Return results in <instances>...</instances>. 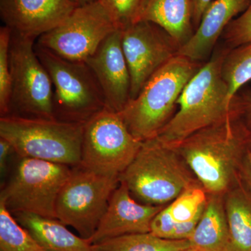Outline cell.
Instances as JSON below:
<instances>
[{
  "label": "cell",
  "instance_id": "cell-8",
  "mask_svg": "<svg viewBox=\"0 0 251 251\" xmlns=\"http://www.w3.org/2000/svg\"><path fill=\"white\" fill-rule=\"evenodd\" d=\"M72 171L66 165L22 158L14 176L1 190L0 202L14 214L29 213L57 219V199Z\"/></svg>",
  "mask_w": 251,
  "mask_h": 251
},
{
  "label": "cell",
  "instance_id": "cell-35",
  "mask_svg": "<svg viewBox=\"0 0 251 251\" xmlns=\"http://www.w3.org/2000/svg\"><path fill=\"white\" fill-rule=\"evenodd\" d=\"M181 251H202L200 250V249H196V248L191 247L188 248L187 249H185V250H183Z\"/></svg>",
  "mask_w": 251,
  "mask_h": 251
},
{
  "label": "cell",
  "instance_id": "cell-20",
  "mask_svg": "<svg viewBox=\"0 0 251 251\" xmlns=\"http://www.w3.org/2000/svg\"><path fill=\"white\" fill-rule=\"evenodd\" d=\"M224 199L229 230L226 251H251V199L239 180Z\"/></svg>",
  "mask_w": 251,
  "mask_h": 251
},
{
  "label": "cell",
  "instance_id": "cell-6",
  "mask_svg": "<svg viewBox=\"0 0 251 251\" xmlns=\"http://www.w3.org/2000/svg\"><path fill=\"white\" fill-rule=\"evenodd\" d=\"M35 50L52 80L56 120L85 124L106 108L98 81L85 62L68 60L36 44Z\"/></svg>",
  "mask_w": 251,
  "mask_h": 251
},
{
  "label": "cell",
  "instance_id": "cell-11",
  "mask_svg": "<svg viewBox=\"0 0 251 251\" xmlns=\"http://www.w3.org/2000/svg\"><path fill=\"white\" fill-rule=\"evenodd\" d=\"M118 29L98 1L77 6L58 27L38 38L36 45L62 58L85 62Z\"/></svg>",
  "mask_w": 251,
  "mask_h": 251
},
{
  "label": "cell",
  "instance_id": "cell-30",
  "mask_svg": "<svg viewBox=\"0 0 251 251\" xmlns=\"http://www.w3.org/2000/svg\"><path fill=\"white\" fill-rule=\"evenodd\" d=\"M214 0H192L193 23L195 31L199 27L203 15Z\"/></svg>",
  "mask_w": 251,
  "mask_h": 251
},
{
  "label": "cell",
  "instance_id": "cell-18",
  "mask_svg": "<svg viewBox=\"0 0 251 251\" xmlns=\"http://www.w3.org/2000/svg\"><path fill=\"white\" fill-rule=\"evenodd\" d=\"M14 214L18 222L46 251H93L88 239L73 233L58 219L29 213Z\"/></svg>",
  "mask_w": 251,
  "mask_h": 251
},
{
  "label": "cell",
  "instance_id": "cell-23",
  "mask_svg": "<svg viewBox=\"0 0 251 251\" xmlns=\"http://www.w3.org/2000/svg\"><path fill=\"white\" fill-rule=\"evenodd\" d=\"M0 251H46L0 202Z\"/></svg>",
  "mask_w": 251,
  "mask_h": 251
},
{
  "label": "cell",
  "instance_id": "cell-17",
  "mask_svg": "<svg viewBox=\"0 0 251 251\" xmlns=\"http://www.w3.org/2000/svg\"><path fill=\"white\" fill-rule=\"evenodd\" d=\"M140 21L159 26L182 47L195 33L192 0H147Z\"/></svg>",
  "mask_w": 251,
  "mask_h": 251
},
{
  "label": "cell",
  "instance_id": "cell-10",
  "mask_svg": "<svg viewBox=\"0 0 251 251\" xmlns=\"http://www.w3.org/2000/svg\"><path fill=\"white\" fill-rule=\"evenodd\" d=\"M120 178L79 168L72 171L61 190L56 217L90 239L98 227Z\"/></svg>",
  "mask_w": 251,
  "mask_h": 251
},
{
  "label": "cell",
  "instance_id": "cell-21",
  "mask_svg": "<svg viewBox=\"0 0 251 251\" xmlns=\"http://www.w3.org/2000/svg\"><path fill=\"white\" fill-rule=\"evenodd\" d=\"M191 247L188 240L163 239L150 232L126 234L92 244L93 251H181Z\"/></svg>",
  "mask_w": 251,
  "mask_h": 251
},
{
  "label": "cell",
  "instance_id": "cell-29",
  "mask_svg": "<svg viewBox=\"0 0 251 251\" xmlns=\"http://www.w3.org/2000/svg\"><path fill=\"white\" fill-rule=\"evenodd\" d=\"M239 179L251 199V153L249 150L243 160L239 171Z\"/></svg>",
  "mask_w": 251,
  "mask_h": 251
},
{
  "label": "cell",
  "instance_id": "cell-5",
  "mask_svg": "<svg viewBox=\"0 0 251 251\" xmlns=\"http://www.w3.org/2000/svg\"><path fill=\"white\" fill-rule=\"evenodd\" d=\"M84 125L9 115L0 119V138L22 158L79 166Z\"/></svg>",
  "mask_w": 251,
  "mask_h": 251
},
{
  "label": "cell",
  "instance_id": "cell-15",
  "mask_svg": "<svg viewBox=\"0 0 251 251\" xmlns=\"http://www.w3.org/2000/svg\"><path fill=\"white\" fill-rule=\"evenodd\" d=\"M165 206L137 202L126 185L120 181L97 230L88 241L94 244L126 234L150 232L151 221Z\"/></svg>",
  "mask_w": 251,
  "mask_h": 251
},
{
  "label": "cell",
  "instance_id": "cell-13",
  "mask_svg": "<svg viewBox=\"0 0 251 251\" xmlns=\"http://www.w3.org/2000/svg\"><path fill=\"white\" fill-rule=\"evenodd\" d=\"M85 62L98 81L106 108L122 112L130 100V76L122 49L121 29L110 34Z\"/></svg>",
  "mask_w": 251,
  "mask_h": 251
},
{
  "label": "cell",
  "instance_id": "cell-25",
  "mask_svg": "<svg viewBox=\"0 0 251 251\" xmlns=\"http://www.w3.org/2000/svg\"><path fill=\"white\" fill-rule=\"evenodd\" d=\"M12 31L6 26L0 28V112L1 117L10 114L11 74L9 51Z\"/></svg>",
  "mask_w": 251,
  "mask_h": 251
},
{
  "label": "cell",
  "instance_id": "cell-27",
  "mask_svg": "<svg viewBox=\"0 0 251 251\" xmlns=\"http://www.w3.org/2000/svg\"><path fill=\"white\" fill-rule=\"evenodd\" d=\"M222 36L225 48L229 50L251 43V4L244 13L229 23Z\"/></svg>",
  "mask_w": 251,
  "mask_h": 251
},
{
  "label": "cell",
  "instance_id": "cell-33",
  "mask_svg": "<svg viewBox=\"0 0 251 251\" xmlns=\"http://www.w3.org/2000/svg\"><path fill=\"white\" fill-rule=\"evenodd\" d=\"M77 6H83V5L90 4V3L97 1V0H72Z\"/></svg>",
  "mask_w": 251,
  "mask_h": 251
},
{
  "label": "cell",
  "instance_id": "cell-31",
  "mask_svg": "<svg viewBox=\"0 0 251 251\" xmlns=\"http://www.w3.org/2000/svg\"><path fill=\"white\" fill-rule=\"evenodd\" d=\"M12 151L14 150L9 142L0 138V171L1 175L4 174L8 157Z\"/></svg>",
  "mask_w": 251,
  "mask_h": 251
},
{
  "label": "cell",
  "instance_id": "cell-19",
  "mask_svg": "<svg viewBox=\"0 0 251 251\" xmlns=\"http://www.w3.org/2000/svg\"><path fill=\"white\" fill-rule=\"evenodd\" d=\"M228 237L224 196H208L202 215L188 240L191 247L202 251H226Z\"/></svg>",
  "mask_w": 251,
  "mask_h": 251
},
{
  "label": "cell",
  "instance_id": "cell-32",
  "mask_svg": "<svg viewBox=\"0 0 251 251\" xmlns=\"http://www.w3.org/2000/svg\"><path fill=\"white\" fill-rule=\"evenodd\" d=\"M245 102V112H244V122L248 128H251V90L244 91L240 94Z\"/></svg>",
  "mask_w": 251,
  "mask_h": 251
},
{
  "label": "cell",
  "instance_id": "cell-2",
  "mask_svg": "<svg viewBox=\"0 0 251 251\" xmlns=\"http://www.w3.org/2000/svg\"><path fill=\"white\" fill-rule=\"evenodd\" d=\"M249 132L243 117H235L198 130L172 147L208 196H224L239 181Z\"/></svg>",
  "mask_w": 251,
  "mask_h": 251
},
{
  "label": "cell",
  "instance_id": "cell-16",
  "mask_svg": "<svg viewBox=\"0 0 251 251\" xmlns=\"http://www.w3.org/2000/svg\"><path fill=\"white\" fill-rule=\"evenodd\" d=\"M251 4V0H214L203 15L199 27L180 48L178 54L203 62L210 55L227 26Z\"/></svg>",
  "mask_w": 251,
  "mask_h": 251
},
{
  "label": "cell",
  "instance_id": "cell-14",
  "mask_svg": "<svg viewBox=\"0 0 251 251\" xmlns=\"http://www.w3.org/2000/svg\"><path fill=\"white\" fill-rule=\"evenodd\" d=\"M77 7L72 0H0L4 25L35 39L60 25Z\"/></svg>",
  "mask_w": 251,
  "mask_h": 251
},
{
  "label": "cell",
  "instance_id": "cell-34",
  "mask_svg": "<svg viewBox=\"0 0 251 251\" xmlns=\"http://www.w3.org/2000/svg\"><path fill=\"white\" fill-rule=\"evenodd\" d=\"M247 148L249 151L251 153V128L249 129V135H248Z\"/></svg>",
  "mask_w": 251,
  "mask_h": 251
},
{
  "label": "cell",
  "instance_id": "cell-22",
  "mask_svg": "<svg viewBox=\"0 0 251 251\" xmlns=\"http://www.w3.org/2000/svg\"><path fill=\"white\" fill-rule=\"evenodd\" d=\"M222 75L233 99L243 85L251 80V43L229 50L222 66Z\"/></svg>",
  "mask_w": 251,
  "mask_h": 251
},
{
  "label": "cell",
  "instance_id": "cell-28",
  "mask_svg": "<svg viewBox=\"0 0 251 251\" xmlns=\"http://www.w3.org/2000/svg\"><path fill=\"white\" fill-rule=\"evenodd\" d=\"M177 222L171 214L168 204L153 218L150 227V233L163 239H171Z\"/></svg>",
  "mask_w": 251,
  "mask_h": 251
},
{
  "label": "cell",
  "instance_id": "cell-26",
  "mask_svg": "<svg viewBox=\"0 0 251 251\" xmlns=\"http://www.w3.org/2000/svg\"><path fill=\"white\" fill-rule=\"evenodd\" d=\"M110 17L118 29L138 22L144 5L147 0H97Z\"/></svg>",
  "mask_w": 251,
  "mask_h": 251
},
{
  "label": "cell",
  "instance_id": "cell-1",
  "mask_svg": "<svg viewBox=\"0 0 251 251\" xmlns=\"http://www.w3.org/2000/svg\"><path fill=\"white\" fill-rule=\"evenodd\" d=\"M229 49L220 50L204 63L191 79L177 100L179 110L156 137L169 146L198 130L235 117H244L245 102L240 94L229 97L222 66Z\"/></svg>",
  "mask_w": 251,
  "mask_h": 251
},
{
  "label": "cell",
  "instance_id": "cell-24",
  "mask_svg": "<svg viewBox=\"0 0 251 251\" xmlns=\"http://www.w3.org/2000/svg\"><path fill=\"white\" fill-rule=\"evenodd\" d=\"M207 199L205 190L198 184L188 188L168 206L176 222H186L202 215Z\"/></svg>",
  "mask_w": 251,
  "mask_h": 251
},
{
  "label": "cell",
  "instance_id": "cell-4",
  "mask_svg": "<svg viewBox=\"0 0 251 251\" xmlns=\"http://www.w3.org/2000/svg\"><path fill=\"white\" fill-rule=\"evenodd\" d=\"M120 181L137 202L153 206L167 205L188 188L201 184L176 149L156 138L143 142Z\"/></svg>",
  "mask_w": 251,
  "mask_h": 251
},
{
  "label": "cell",
  "instance_id": "cell-7",
  "mask_svg": "<svg viewBox=\"0 0 251 251\" xmlns=\"http://www.w3.org/2000/svg\"><path fill=\"white\" fill-rule=\"evenodd\" d=\"M35 39L16 33L11 34L10 112L15 110L16 116L56 120L52 80L36 54Z\"/></svg>",
  "mask_w": 251,
  "mask_h": 251
},
{
  "label": "cell",
  "instance_id": "cell-3",
  "mask_svg": "<svg viewBox=\"0 0 251 251\" xmlns=\"http://www.w3.org/2000/svg\"><path fill=\"white\" fill-rule=\"evenodd\" d=\"M203 64L177 54L150 77L139 94L119 112L135 138L145 142L158 136L176 113L185 87Z\"/></svg>",
  "mask_w": 251,
  "mask_h": 251
},
{
  "label": "cell",
  "instance_id": "cell-9",
  "mask_svg": "<svg viewBox=\"0 0 251 251\" xmlns=\"http://www.w3.org/2000/svg\"><path fill=\"white\" fill-rule=\"evenodd\" d=\"M142 144L130 133L119 112L105 108L84 125L79 166L120 178L134 159Z\"/></svg>",
  "mask_w": 251,
  "mask_h": 251
},
{
  "label": "cell",
  "instance_id": "cell-12",
  "mask_svg": "<svg viewBox=\"0 0 251 251\" xmlns=\"http://www.w3.org/2000/svg\"><path fill=\"white\" fill-rule=\"evenodd\" d=\"M122 46L130 76V100L163 65L177 55L180 46L166 31L140 21L121 29Z\"/></svg>",
  "mask_w": 251,
  "mask_h": 251
}]
</instances>
